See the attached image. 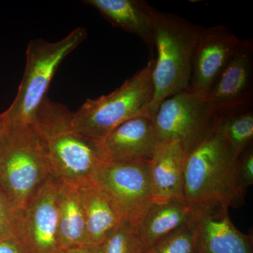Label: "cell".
<instances>
[{"label": "cell", "instance_id": "1", "mask_svg": "<svg viewBox=\"0 0 253 253\" xmlns=\"http://www.w3.org/2000/svg\"><path fill=\"white\" fill-rule=\"evenodd\" d=\"M72 116L67 108L46 97L31 125L44 143L52 176L81 186L91 182L103 162L96 143L73 129Z\"/></svg>", "mask_w": 253, "mask_h": 253}, {"label": "cell", "instance_id": "2", "mask_svg": "<svg viewBox=\"0 0 253 253\" xmlns=\"http://www.w3.org/2000/svg\"><path fill=\"white\" fill-rule=\"evenodd\" d=\"M238 158L228 146L217 116L208 135L187 154L184 172V199L191 209L207 203L241 207L244 198L236 188Z\"/></svg>", "mask_w": 253, "mask_h": 253}, {"label": "cell", "instance_id": "3", "mask_svg": "<svg viewBox=\"0 0 253 253\" xmlns=\"http://www.w3.org/2000/svg\"><path fill=\"white\" fill-rule=\"evenodd\" d=\"M203 28L178 15L153 9V40L157 57L153 70L150 116L165 99L189 87L194 51Z\"/></svg>", "mask_w": 253, "mask_h": 253}, {"label": "cell", "instance_id": "4", "mask_svg": "<svg viewBox=\"0 0 253 253\" xmlns=\"http://www.w3.org/2000/svg\"><path fill=\"white\" fill-rule=\"evenodd\" d=\"M51 176L44 143L34 126L8 122L0 142V192L11 208L23 211Z\"/></svg>", "mask_w": 253, "mask_h": 253}, {"label": "cell", "instance_id": "5", "mask_svg": "<svg viewBox=\"0 0 253 253\" xmlns=\"http://www.w3.org/2000/svg\"><path fill=\"white\" fill-rule=\"evenodd\" d=\"M154 59H150L141 71L110 94L86 99L73 113V129L96 142L129 120L151 116L149 109L154 97Z\"/></svg>", "mask_w": 253, "mask_h": 253}, {"label": "cell", "instance_id": "6", "mask_svg": "<svg viewBox=\"0 0 253 253\" xmlns=\"http://www.w3.org/2000/svg\"><path fill=\"white\" fill-rule=\"evenodd\" d=\"M87 37L79 27L56 42L33 40L26 50L24 75L12 104L5 111L11 124H33L36 113L46 98L50 83L63 60Z\"/></svg>", "mask_w": 253, "mask_h": 253}, {"label": "cell", "instance_id": "7", "mask_svg": "<svg viewBox=\"0 0 253 253\" xmlns=\"http://www.w3.org/2000/svg\"><path fill=\"white\" fill-rule=\"evenodd\" d=\"M151 118L158 142L180 141L189 154L211 132L217 116L207 96L187 88L165 99Z\"/></svg>", "mask_w": 253, "mask_h": 253}, {"label": "cell", "instance_id": "8", "mask_svg": "<svg viewBox=\"0 0 253 253\" xmlns=\"http://www.w3.org/2000/svg\"><path fill=\"white\" fill-rule=\"evenodd\" d=\"M149 162L102 163L91 180L109 195L123 219L134 225L153 202Z\"/></svg>", "mask_w": 253, "mask_h": 253}, {"label": "cell", "instance_id": "9", "mask_svg": "<svg viewBox=\"0 0 253 253\" xmlns=\"http://www.w3.org/2000/svg\"><path fill=\"white\" fill-rule=\"evenodd\" d=\"M59 181L51 176L23 211H17L16 230L31 253H61L58 236Z\"/></svg>", "mask_w": 253, "mask_h": 253}, {"label": "cell", "instance_id": "10", "mask_svg": "<svg viewBox=\"0 0 253 253\" xmlns=\"http://www.w3.org/2000/svg\"><path fill=\"white\" fill-rule=\"evenodd\" d=\"M191 210L199 253H253V236L234 225L225 205L207 203Z\"/></svg>", "mask_w": 253, "mask_h": 253}, {"label": "cell", "instance_id": "11", "mask_svg": "<svg viewBox=\"0 0 253 253\" xmlns=\"http://www.w3.org/2000/svg\"><path fill=\"white\" fill-rule=\"evenodd\" d=\"M241 42L226 26L203 28L194 51L188 89L207 96L219 75L239 49Z\"/></svg>", "mask_w": 253, "mask_h": 253}, {"label": "cell", "instance_id": "12", "mask_svg": "<svg viewBox=\"0 0 253 253\" xmlns=\"http://www.w3.org/2000/svg\"><path fill=\"white\" fill-rule=\"evenodd\" d=\"M253 46L251 40L241 41L207 98L217 116L245 110L253 99Z\"/></svg>", "mask_w": 253, "mask_h": 253}, {"label": "cell", "instance_id": "13", "mask_svg": "<svg viewBox=\"0 0 253 253\" xmlns=\"http://www.w3.org/2000/svg\"><path fill=\"white\" fill-rule=\"evenodd\" d=\"M103 163L149 162L158 144L151 116L132 118L96 141Z\"/></svg>", "mask_w": 253, "mask_h": 253}, {"label": "cell", "instance_id": "14", "mask_svg": "<svg viewBox=\"0 0 253 253\" xmlns=\"http://www.w3.org/2000/svg\"><path fill=\"white\" fill-rule=\"evenodd\" d=\"M187 154L180 141L158 142L149 162L153 202L174 199L184 202V172Z\"/></svg>", "mask_w": 253, "mask_h": 253}, {"label": "cell", "instance_id": "15", "mask_svg": "<svg viewBox=\"0 0 253 253\" xmlns=\"http://www.w3.org/2000/svg\"><path fill=\"white\" fill-rule=\"evenodd\" d=\"M114 27L136 35L153 49V9L141 0H86Z\"/></svg>", "mask_w": 253, "mask_h": 253}, {"label": "cell", "instance_id": "16", "mask_svg": "<svg viewBox=\"0 0 253 253\" xmlns=\"http://www.w3.org/2000/svg\"><path fill=\"white\" fill-rule=\"evenodd\" d=\"M78 190L85 219L86 245L99 246L124 219L109 195L94 183L78 186Z\"/></svg>", "mask_w": 253, "mask_h": 253}, {"label": "cell", "instance_id": "17", "mask_svg": "<svg viewBox=\"0 0 253 253\" xmlns=\"http://www.w3.org/2000/svg\"><path fill=\"white\" fill-rule=\"evenodd\" d=\"M192 210L184 201L152 202L135 229L146 251L191 219Z\"/></svg>", "mask_w": 253, "mask_h": 253}, {"label": "cell", "instance_id": "18", "mask_svg": "<svg viewBox=\"0 0 253 253\" xmlns=\"http://www.w3.org/2000/svg\"><path fill=\"white\" fill-rule=\"evenodd\" d=\"M58 236L61 251L86 245L85 219L78 186L59 181Z\"/></svg>", "mask_w": 253, "mask_h": 253}, {"label": "cell", "instance_id": "19", "mask_svg": "<svg viewBox=\"0 0 253 253\" xmlns=\"http://www.w3.org/2000/svg\"><path fill=\"white\" fill-rule=\"evenodd\" d=\"M245 110L219 116L224 140L236 158L253 145V113Z\"/></svg>", "mask_w": 253, "mask_h": 253}, {"label": "cell", "instance_id": "20", "mask_svg": "<svg viewBox=\"0 0 253 253\" xmlns=\"http://www.w3.org/2000/svg\"><path fill=\"white\" fill-rule=\"evenodd\" d=\"M97 248L99 253H145L146 251L135 226L125 219Z\"/></svg>", "mask_w": 253, "mask_h": 253}, {"label": "cell", "instance_id": "21", "mask_svg": "<svg viewBox=\"0 0 253 253\" xmlns=\"http://www.w3.org/2000/svg\"><path fill=\"white\" fill-rule=\"evenodd\" d=\"M145 253H199L192 215L184 225L151 246Z\"/></svg>", "mask_w": 253, "mask_h": 253}, {"label": "cell", "instance_id": "22", "mask_svg": "<svg viewBox=\"0 0 253 253\" xmlns=\"http://www.w3.org/2000/svg\"><path fill=\"white\" fill-rule=\"evenodd\" d=\"M236 188L240 195L245 199L246 191L253 184V145L240 155L236 163Z\"/></svg>", "mask_w": 253, "mask_h": 253}, {"label": "cell", "instance_id": "23", "mask_svg": "<svg viewBox=\"0 0 253 253\" xmlns=\"http://www.w3.org/2000/svg\"><path fill=\"white\" fill-rule=\"evenodd\" d=\"M0 253H31L23 240L14 230L0 236Z\"/></svg>", "mask_w": 253, "mask_h": 253}, {"label": "cell", "instance_id": "24", "mask_svg": "<svg viewBox=\"0 0 253 253\" xmlns=\"http://www.w3.org/2000/svg\"><path fill=\"white\" fill-rule=\"evenodd\" d=\"M16 211L11 208L0 192V236L14 230Z\"/></svg>", "mask_w": 253, "mask_h": 253}, {"label": "cell", "instance_id": "25", "mask_svg": "<svg viewBox=\"0 0 253 253\" xmlns=\"http://www.w3.org/2000/svg\"><path fill=\"white\" fill-rule=\"evenodd\" d=\"M61 253H99L97 246L84 245L81 247L61 251Z\"/></svg>", "mask_w": 253, "mask_h": 253}, {"label": "cell", "instance_id": "26", "mask_svg": "<svg viewBox=\"0 0 253 253\" xmlns=\"http://www.w3.org/2000/svg\"><path fill=\"white\" fill-rule=\"evenodd\" d=\"M8 126L7 118H6V113L3 112L0 114V142L2 139L5 131Z\"/></svg>", "mask_w": 253, "mask_h": 253}]
</instances>
